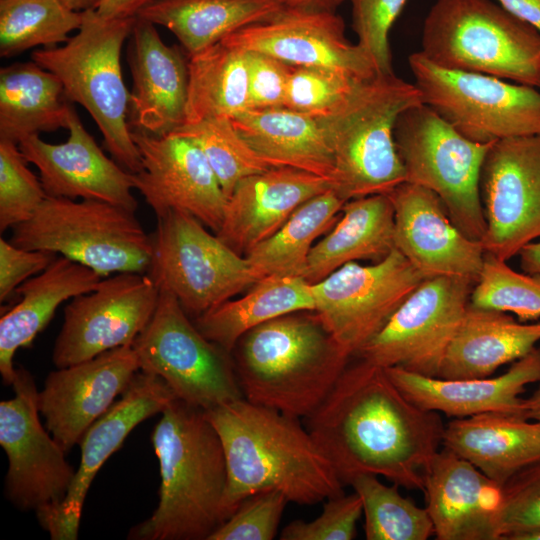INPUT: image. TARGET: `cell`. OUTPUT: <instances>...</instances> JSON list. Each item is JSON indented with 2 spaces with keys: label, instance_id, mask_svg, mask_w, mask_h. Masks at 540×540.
<instances>
[{
  "label": "cell",
  "instance_id": "6da1fadb",
  "mask_svg": "<svg viewBox=\"0 0 540 540\" xmlns=\"http://www.w3.org/2000/svg\"><path fill=\"white\" fill-rule=\"evenodd\" d=\"M348 363L320 405L303 420L343 485L361 474L423 490V470L442 447L437 412L408 400L385 368Z\"/></svg>",
  "mask_w": 540,
  "mask_h": 540
},
{
  "label": "cell",
  "instance_id": "7a4b0ae2",
  "mask_svg": "<svg viewBox=\"0 0 540 540\" xmlns=\"http://www.w3.org/2000/svg\"><path fill=\"white\" fill-rule=\"evenodd\" d=\"M225 453L227 519L248 496L282 492L298 505H314L344 493L343 483L301 419L245 398L204 411Z\"/></svg>",
  "mask_w": 540,
  "mask_h": 540
},
{
  "label": "cell",
  "instance_id": "3957f363",
  "mask_svg": "<svg viewBox=\"0 0 540 540\" xmlns=\"http://www.w3.org/2000/svg\"><path fill=\"white\" fill-rule=\"evenodd\" d=\"M160 468L159 503L129 539L209 540L227 520L221 439L202 409L174 399L151 433Z\"/></svg>",
  "mask_w": 540,
  "mask_h": 540
},
{
  "label": "cell",
  "instance_id": "277c9868",
  "mask_svg": "<svg viewBox=\"0 0 540 540\" xmlns=\"http://www.w3.org/2000/svg\"><path fill=\"white\" fill-rule=\"evenodd\" d=\"M300 312L251 329L231 354L246 400L304 419L327 396L351 357L317 314Z\"/></svg>",
  "mask_w": 540,
  "mask_h": 540
},
{
  "label": "cell",
  "instance_id": "5b68a950",
  "mask_svg": "<svg viewBox=\"0 0 540 540\" xmlns=\"http://www.w3.org/2000/svg\"><path fill=\"white\" fill-rule=\"evenodd\" d=\"M413 83L394 73L363 80L329 114L316 118L331 150L334 189L346 201L389 194L406 181L394 129L399 115L421 104Z\"/></svg>",
  "mask_w": 540,
  "mask_h": 540
},
{
  "label": "cell",
  "instance_id": "8992f818",
  "mask_svg": "<svg viewBox=\"0 0 540 540\" xmlns=\"http://www.w3.org/2000/svg\"><path fill=\"white\" fill-rule=\"evenodd\" d=\"M135 19L107 18L96 9L85 10L75 36L60 47L38 49L31 55L34 62L57 76L68 101L89 112L113 159L130 173L141 169V160L127 122L130 94L120 59Z\"/></svg>",
  "mask_w": 540,
  "mask_h": 540
},
{
  "label": "cell",
  "instance_id": "52a82bcc",
  "mask_svg": "<svg viewBox=\"0 0 540 540\" xmlns=\"http://www.w3.org/2000/svg\"><path fill=\"white\" fill-rule=\"evenodd\" d=\"M419 52L446 69L540 88V32L494 0H436Z\"/></svg>",
  "mask_w": 540,
  "mask_h": 540
},
{
  "label": "cell",
  "instance_id": "ba28073f",
  "mask_svg": "<svg viewBox=\"0 0 540 540\" xmlns=\"http://www.w3.org/2000/svg\"><path fill=\"white\" fill-rule=\"evenodd\" d=\"M12 230L14 245L59 254L103 277L147 273L151 262L152 237L135 212L108 202L47 196Z\"/></svg>",
  "mask_w": 540,
  "mask_h": 540
},
{
  "label": "cell",
  "instance_id": "9c48e42d",
  "mask_svg": "<svg viewBox=\"0 0 540 540\" xmlns=\"http://www.w3.org/2000/svg\"><path fill=\"white\" fill-rule=\"evenodd\" d=\"M394 138L406 181L433 191L453 223L482 242L486 231L481 174L494 143L472 141L421 103L403 111Z\"/></svg>",
  "mask_w": 540,
  "mask_h": 540
},
{
  "label": "cell",
  "instance_id": "30bf717a",
  "mask_svg": "<svg viewBox=\"0 0 540 540\" xmlns=\"http://www.w3.org/2000/svg\"><path fill=\"white\" fill-rule=\"evenodd\" d=\"M423 104L479 143L540 135V91L494 76L446 69L419 51L408 58Z\"/></svg>",
  "mask_w": 540,
  "mask_h": 540
},
{
  "label": "cell",
  "instance_id": "8fae6325",
  "mask_svg": "<svg viewBox=\"0 0 540 540\" xmlns=\"http://www.w3.org/2000/svg\"><path fill=\"white\" fill-rule=\"evenodd\" d=\"M147 270L159 290L172 293L195 318L230 300L256 280L242 255L192 215L169 211L157 218Z\"/></svg>",
  "mask_w": 540,
  "mask_h": 540
},
{
  "label": "cell",
  "instance_id": "7c38bea8",
  "mask_svg": "<svg viewBox=\"0 0 540 540\" xmlns=\"http://www.w3.org/2000/svg\"><path fill=\"white\" fill-rule=\"evenodd\" d=\"M132 344L140 370L161 377L185 403L210 410L244 398L231 353L207 339L167 290Z\"/></svg>",
  "mask_w": 540,
  "mask_h": 540
},
{
  "label": "cell",
  "instance_id": "4fadbf2b",
  "mask_svg": "<svg viewBox=\"0 0 540 540\" xmlns=\"http://www.w3.org/2000/svg\"><path fill=\"white\" fill-rule=\"evenodd\" d=\"M475 283L459 276L425 278L353 357L438 377Z\"/></svg>",
  "mask_w": 540,
  "mask_h": 540
},
{
  "label": "cell",
  "instance_id": "5bb4252c",
  "mask_svg": "<svg viewBox=\"0 0 540 540\" xmlns=\"http://www.w3.org/2000/svg\"><path fill=\"white\" fill-rule=\"evenodd\" d=\"M423 280L394 248L381 261L370 265L349 262L312 283L314 312L352 358Z\"/></svg>",
  "mask_w": 540,
  "mask_h": 540
},
{
  "label": "cell",
  "instance_id": "9a60e30c",
  "mask_svg": "<svg viewBox=\"0 0 540 540\" xmlns=\"http://www.w3.org/2000/svg\"><path fill=\"white\" fill-rule=\"evenodd\" d=\"M159 288L145 273H117L73 297L55 340L52 361L65 368L106 351L130 346L151 320Z\"/></svg>",
  "mask_w": 540,
  "mask_h": 540
},
{
  "label": "cell",
  "instance_id": "2e32d148",
  "mask_svg": "<svg viewBox=\"0 0 540 540\" xmlns=\"http://www.w3.org/2000/svg\"><path fill=\"white\" fill-rule=\"evenodd\" d=\"M12 386L15 396L0 402V444L9 462L5 492L17 508L37 513L64 499L76 471L40 422L31 374L16 369Z\"/></svg>",
  "mask_w": 540,
  "mask_h": 540
},
{
  "label": "cell",
  "instance_id": "e0dca14e",
  "mask_svg": "<svg viewBox=\"0 0 540 540\" xmlns=\"http://www.w3.org/2000/svg\"><path fill=\"white\" fill-rule=\"evenodd\" d=\"M485 252L502 260L540 238V135L494 142L481 174Z\"/></svg>",
  "mask_w": 540,
  "mask_h": 540
},
{
  "label": "cell",
  "instance_id": "ac0fdd59",
  "mask_svg": "<svg viewBox=\"0 0 540 540\" xmlns=\"http://www.w3.org/2000/svg\"><path fill=\"white\" fill-rule=\"evenodd\" d=\"M131 135L141 160V169L132 173L134 188L156 217L185 212L217 233L227 197L198 144L177 133L154 136L132 130Z\"/></svg>",
  "mask_w": 540,
  "mask_h": 540
},
{
  "label": "cell",
  "instance_id": "d6986e66",
  "mask_svg": "<svg viewBox=\"0 0 540 540\" xmlns=\"http://www.w3.org/2000/svg\"><path fill=\"white\" fill-rule=\"evenodd\" d=\"M222 40L293 66L338 70L359 80L379 74L367 52L346 38L344 21L335 11L286 5L271 18Z\"/></svg>",
  "mask_w": 540,
  "mask_h": 540
},
{
  "label": "cell",
  "instance_id": "ffe728a7",
  "mask_svg": "<svg viewBox=\"0 0 540 540\" xmlns=\"http://www.w3.org/2000/svg\"><path fill=\"white\" fill-rule=\"evenodd\" d=\"M177 397L159 376L138 371L126 391L80 440L81 458L64 499L36 513L53 540H76L89 487L106 460L145 419L162 413Z\"/></svg>",
  "mask_w": 540,
  "mask_h": 540
},
{
  "label": "cell",
  "instance_id": "44dd1931",
  "mask_svg": "<svg viewBox=\"0 0 540 540\" xmlns=\"http://www.w3.org/2000/svg\"><path fill=\"white\" fill-rule=\"evenodd\" d=\"M139 370L137 354L130 345L48 374L38 393L39 412L46 429L66 453L126 391Z\"/></svg>",
  "mask_w": 540,
  "mask_h": 540
},
{
  "label": "cell",
  "instance_id": "7402d4cb",
  "mask_svg": "<svg viewBox=\"0 0 540 540\" xmlns=\"http://www.w3.org/2000/svg\"><path fill=\"white\" fill-rule=\"evenodd\" d=\"M388 196L394 209L395 248L423 276H459L477 281L485 249L451 220L431 190L403 182Z\"/></svg>",
  "mask_w": 540,
  "mask_h": 540
},
{
  "label": "cell",
  "instance_id": "603a6c76",
  "mask_svg": "<svg viewBox=\"0 0 540 540\" xmlns=\"http://www.w3.org/2000/svg\"><path fill=\"white\" fill-rule=\"evenodd\" d=\"M66 129L69 136L60 144L45 142L39 135L18 143L27 162L38 168L46 195L98 200L135 212L132 173L103 153L73 107Z\"/></svg>",
  "mask_w": 540,
  "mask_h": 540
},
{
  "label": "cell",
  "instance_id": "cb8c5ba5",
  "mask_svg": "<svg viewBox=\"0 0 540 540\" xmlns=\"http://www.w3.org/2000/svg\"><path fill=\"white\" fill-rule=\"evenodd\" d=\"M133 87L129 96L132 127L154 136L175 132L185 123L188 55L165 44L156 25L136 16L127 48Z\"/></svg>",
  "mask_w": 540,
  "mask_h": 540
},
{
  "label": "cell",
  "instance_id": "d4e9b609",
  "mask_svg": "<svg viewBox=\"0 0 540 540\" xmlns=\"http://www.w3.org/2000/svg\"><path fill=\"white\" fill-rule=\"evenodd\" d=\"M334 189L325 177L272 167L241 179L227 199L217 237L238 254L274 234L309 199Z\"/></svg>",
  "mask_w": 540,
  "mask_h": 540
},
{
  "label": "cell",
  "instance_id": "484cf974",
  "mask_svg": "<svg viewBox=\"0 0 540 540\" xmlns=\"http://www.w3.org/2000/svg\"><path fill=\"white\" fill-rule=\"evenodd\" d=\"M426 510L438 540H497L501 487L442 447L423 470Z\"/></svg>",
  "mask_w": 540,
  "mask_h": 540
},
{
  "label": "cell",
  "instance_id": "4316f807",
  "mask_svg": "<svg viewBox=\"0 0 540 540\" xmlns=\"http://www.w3.org/2000/svg\"><path fill=\"white\" fill-rule=\"evenodd\" d=\"M402 394L426 411L465 418L488 412L526 417L527 385L540 382V348L531 352L499 376L471 379L429 377L399 367L385 368Z\"/></svg>",
  "mask_w": 540,
  "mask_h": 540
},
{
  "label": "cell",
  "instance_id": "83f0119b",
  "mask_svg": "<svg viewBox=\"0 0 540 540\" xmlns=\"http://www.w3.org/2000/svg\"><path fill=\"white\" fill-rule=\"evenodd\" d=\"M442 447L502 487L540 461V422L500 412L454 418L444 427Z\"/></svg>",
  "mask_w": 540,
  "mask_h": 540
},
{
  "label": "cell",
  "instance_id": "f1b7e54d",
  "mask_svg": "<svg viewBox=\"0 0 540 540\" xmlns=\"http://www.w3.org/2000/svg\"><path fill=\"white\" fill-rule=\"evenodd\" d=\"M104 278L95 270L59 256L15 291L20 301L0 319V373L5 385L16 376V351L28 347L64 301L94 290Z\"/></svg>",
  "mask_w": 540,
  "mask_h": 540
},
{
  "label": "cell",
  "instance_id": "f546056e",
  "mask_svg": "<svg viewBox=\"0 0 540 540\" xmlns=\"http://www.w3.org/2000/svg\"><path fill=\"white\" fill-rule=\"evenodd\" d=\"M539 341L540 321H516L505 312L469 303L445 353L438 377H489L499 367L526 356Z\"/></svg>",
  "mask_w": 540,
  "mask_h": 540
},
{
  "label": "cell",
  "instance_id": "4dcf8cb0",
  "mask_svg": "<svg viewBox=\"0 0 540 540\" xmlns=\"http://www.w3.org/2000/svg\"><path fill=\"white\" fill-rule=\"evenodd\" d=\"M249 146L271 167H291L333 182L331 150L315 117L286 107L247 109L230 117Z\"/></svg>",
  "mask_w": 540,
  "mask_h": 540
},
{
  "label": "cell",
  "instance_id": "1f68e13d",
  "mask_svg": "<svg viewBox=\"0 0 540 540\" xmlns=\"http://www.w3.org/2000/svg\"><path fill=\"white\" fill-rule=\"evenodd\" d=\"M341 217L312 247L302 277L316 283L346 263L378 262L394 248V209L388 194L348 200Z\"/></svg>",
  "mask_w": 540,
  "mask_h": 540
},
{
  "label": "cell",
  "instance_id": "d6a6232c",
  "mask_svg": "<svg viewBox=\"0 0 540 540\" xmlns=\"http://www.w3.org/2000/svg\"><path fill=\"white\" fill-rule=\"evenodd\" d=\"M286 5L283 0H151L136 16L166 27L190 56Z\"/></svg>",
  "mask_w": 540,
  "mask_h": 540
},
{
  "label": "cell",
  "instance_id": "836d02e7",
  "mask_svg": "<svg viewBox=\"0 0 540 540\" xmlns=\"http://www.w3.org/2000/svg\"><path fill=\"white\" fill-rule=\"evenodd\" d=\"M70 109L61 81L33 60L1 68L0 139L67 128Z\"/></svg>",
  "mask_w": 540,
  "mask_h": 540
},
{
  "label": "cell",
  "instance_id": "e575fe53",
  "mask_svg": "<svg viewBox=\"0 0 540 540\" xmlns=\"http://www.w3.org/2000/svg\"><path fill=\"white\" fill-rule=\"evenodd\" d=\"M246 295L227 300L194 322L210 341L230 352L251 329L282 315L314 311L311 283L300 276H269L256 282Z\"/></svg>",
  "mask_w": 540,
  "mask_h": 540
},
{
  "label": "cell",
  "instance_id": "d590c367",
  "mask_svg": "<svg viewBox=\"0 0 540 540\" xmlns=\"http://www.w3.org/2000/svg\"><path fill=\"white\" fill-rule=\"evenodd\" d=\"M346 202L330 189L298 207L274 234L246 254L256 282L269 276L302 277L315 241L334 226Z\"/></svg>",
  "mask_w": 540,
  "mask_h": 540
},
{
  "label": "cell",
  "instance_id": "8d00e7d4",
  "mask_svg": "<svg viewBox=\"0 0 540 540\" xmlns=\"http://www.w3.org/2000/svg\"><path fill=\"white\" fill-rule=\"evenodd\" d=\"M188 76L184 124L213 117L230 118L249 109L244 50L221 40L188 56Z\"/></svg>",
  "mask_w": 540,
  "mask_h": 540
},
{
  "label": "cell",
  "instance_id": "74e56055",
  "mask_svg": "<svg viewBox=\"0 0 540 540\" xmlns=\"http://www.w3.org/2000/svg\"><path fill=\"white\" fill-rule=\"evenodd\" d=\"M82 20L83 11L62 0H0V55L12 57L36 46L65 43Z\"/></svg>",
  "mask_w": 540,
  "mask_h": 540
},
{
  "label": "cell",
  "instance_id": "f35d334b",
  "mask_svg": "<svg viewBox=\"0 0 540 540\" xmlns=\"http://www.w3.org/2000/svg\"><path fill=\"white\" fill-rule=\"evenodd\" d=\"M362 500L367 540H426L434 535L426 510L388 486L378 476L361 474L350 483Z\"/></svg>",
  "mask_w": 540,
  "mask_h": 540
},
{
  "label": "cell",
  "instance_id": "ab89813d",
  "mask_svg": "<svg viewBox=\"0 0 540 540\" xmlns=\"http://www.w3.org/2000/svg\"><path fill=\"white\" fill-rule=\"evenodd\" d=\"M173 133L198 144L227 199L241 179L272 168L241 137L229 117L184 124Z\"/></svg>",
  "mask_w": 540,
  "mask_h": 540
},
{
  "label": "cell",
  "instance_id": "60d3db41",
  "mask_svg": "<svg viewBox=\"0 0 540 540\" xmlns=\"http://www.w3.org/2000/svg\"><path fill=\"white\" fill-rule=\"evenodd\" d=\"M469 303L514 314L520 322L540 319V276L520 273L507 261L485 252Z\"/></svg>",
  "mask_w": 540,
  "mask_h": 540
},
{
  "label": "cell",
  "instance_id": "b9f144b4",
  "mask_svg": "<svg viewBox=\"0 0 540 540\" xmlns=\"http://www.w3.org/2000/svg\"><path fill=\"white\" fill-rule=\"evenodd\" d=\"M17 143L0 139V231L32 217L47 197Z\"/></svg>",
  "mask_w": 540,
  "mask_h": 540
},
{
  "label": "cell",
  "instance_id": "7bdbcfd3",
  "mask_svg": "<svg viewBox=\"0 0 540 540\" xmlns=\"http://www.w3.org/2000/svg\"><path fill=\"white\" fill-rule=\"evenodd\" d=\"M361 81L338 70L291 65L284 107L315 118L323 117Z\"/></svg>",
  "mask_w": 540,
  "mask_h": 540
},
{
  "label": "cell",
  "instance_id": "ee69618b",
  "mask_svg": "<svg viewBox=\"0 0 540 540\" xmlns=\"http://www.w3.org/2000/svg\"><path fill=\"white\" fill-rule=\"evenodd\" d=\"M540 529V461L523 469L501 487L496 515L497 540H515Z\"/></svg>",
  "mask_w": 540,
  "mask_h": 540
},
{
  "label": "cell",
  "instance_id": "f6af8a7d",
  "mask_svg": "<svg viewBox=\"0 0 540 540\" xmlns=\"http://www.w3.org/2000/svg\"><path fill=\"white\" fill-rule=\"evenodd\" d=\"M358 44L367 52L379 74H392L389 33L408 0H349Z\"/></svg>",
  "mask_w": 540,
  "mask_h": 540
},
{
  "label": "cell",
  "instance_id": "bcb514c9",
  "mask_svg": "<svg viewBox=\"0 0 540 540\" xmlns=\"http://www.w3.org/2000/svg\"><path fill=\"white\" fill-rule=\"evenodd\" d=\"M288 502L277 490L254 493L238 505L209 540H272Z\"/></svg>",
  "mask_w": 540,
  "mask_h": 540
},
{
  "label": "cell",
  "instance_id": "7dc6e473",
  "mask_svg": "<svg viewBox=\"0 0 540 540\" xmlns=\"http://www.w3.org/2000/svg\"><path fill=\"white\" fill-rule=\"evenodd\" d=\"M363 514L362 500L354 491L325 500L321 514L312 521L294 520L286 525L281 540H351Z\"/></svg>",
  "mask_w": 540,
  "mask_h": 540
},
{
  "label": "cell",
  "instance_id": "c3c4849f",
  "mask_svg": "<svg viewBox=\"0 0 540 540\" xmlns=\"http://www.w3.org/2000/svg\"><path fill=\"white\" fill-rule=\"evenodd\" d=\"M249 109L284 107L291 65L262 52L245 51Z\"/></svg>",
  "mask_w": 540,
  "mask_h": 540
},
{
  "label": "cell",
  "instance_id": "681fc988",
  "mask_svg": "<svg viewBox=\"0 0 540 540\" xmlns=\"http://www.w3.org/2000/svg\"><path fill=\"white\" fill-rule=\"evenodd\" d=\"M56 254L20 248L10 240L0 239V301L4 302L19 285L44 271Z\"/></svg>",
  "mask_w": 540,
  "mask_h": 540
},
{
  "label": "cell",
  "instance_id": "f907efd6",
  "mask_svg": "<svg viewBox=\"0 0 540 540\" xmlns=\"http://www.w3.org/2000/svg\"><path fill=\"white\" fill-rule=\"evenodd\" d=\"M503 9L540 32V0H494Z\"/></svg>",
  "mask_w": 540,
  "mask_h": 540
},
{
  "label": "cell",
  "instance_id": "816d5d0a",
  "mask_svg": "<svg viewBox=\"0 0 540 540\" xmlns=\"http://www.w3.org/2000/svg\"><path fill=\"white\" fill-rule=\"evenodd\" d=\"M151 0H101L96 11L107 18L134 17Z\"/></svg>",
  "mask_w": 540,
  "mask_h": 540
},
{
  "label": "cell",
  "instance_id": "f5cc1de1",
  "mask_svg": "<svg viewBox=\"0 0 540 540\" xmlns=\"http://www.w3.org/2000/svg\"><path fill=\"white\" fill-rule=\"evenodd\" d=\"M525 273L540 276V240L525 245L518 254Z\"/></svg>",
  "mask_w": 540,
  "mask_h": 540
},
{
  "label": "cell",
  "instance_id": "db71d44e",
  "mask_svg": "<svg viewBox=\"0 0 540 540\" xmlns=\"http://www.w3.org/2000/svg\"><path fill=\"white\" fill-rule=\"evenodd\" d=\"M526 418L540 422V382L532 395L526 399Z\"/></svg>",
  "mask_w": 540,
  "mask_h": 540
},
{
  "label": "cell",
  "instance_id": "11a10c76",
  "mask_svg": "<svg viewBox=\"0 0 540 540\" xmlns=\"http://www.w3.org/2000/svg\"><path fill=\"white\" fill-rule=\"evenodd\" d=\"M345 0H306L307 7L335 11Z\"/></svg>",
  "mask_w": 540,
  "mask_h": 540
},
{
  "label": "cell",
  "instance_id": "9f6ffc18",
  "mask_svg": "<svg viewBox=\"0 0 540 540\" xmlns=\"http://www.w3.org/2000/svg\"><path fill=\"white\" fill-rule=\"evenodd\" d=\"M69 8L76 11L96 9L101 0H62Z\"/></svg>",
  "mask_w": 540,
  "mask_h": 540
},
{
  "label": "cell",
  "instance_id": "6f0895ef",
  "mask_svg": "<svg viewBox=\"0 0 540 540\" xmlns=\"http://www.w3.org/2000/svg\"><path fill=\"white\" fill-rule=\"evenodd\" d=\"M515 540H540V529L520 534Z\"/></svg>",
  "mask_w": 540,
  "mask_h": 540
},
{
  "label": "cell",
  "instance_id": "680465c9",
  "mask_svg": "<svg viewBox=\"0 0 540 540\" xmlns=\"http://www.w3.org/2000/svg\"><path fill=\"white\" fill-rule=\"evenodd\" d=\"M290 6H307L306 0H283Z\"/></svg>",
  "mask_w": 540,
  "mask_h": 540
}]
</instances>
